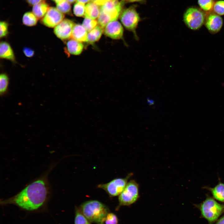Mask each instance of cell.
Wrapping results in <instances>:
<instances>
[{
  "label": "cell",
  "instance_id": "cell-29",
  "mask_svg": "<svg viewBox=\"0 0 224 224\" xmlns=\"http://www.w3.org/2000/svg\"><path fill=\"white\" fill-rule=\"evenodd\" d=\"M8 23L5 21L0 23V37L2 38L6 36L8 33Z\"/></svg>",
  "mask_w": 224,
  "mask_h": 224
},
{
  "label": "cell",
  "instance_id": "cell-26",
  "mask_svg": "<svg viewBox=\"0 0 224 224\" xmlns=\"http://www.w3.org/2000/svg\"><path fill=\"white\" fill-rule=\"evenodd\" d=\"M97 21L95 20L85 18L83 21L82 25L89 32L97 26Z\"/></svg>",
  "mask_w": 224,
  "mask_h": 224
},
{
  "label": "cell",
  "instance_id": "cell-14",
  "mask_svg": "<svg viewBox=\"0 0 224 224\" xmlns=\"http://www.w3.org/2000/svg\"><path fill=\"white\" fill-rule=\"evenodd\" d=\"M0 57L12 62L15 60L13 50L10 44L6 41L1 42L0 44Z\"/></svg>",
  "mask_w": 224,
  "mask_h": 224
},
{
  "label": "cell",
  "instance_id": "cell-22",
  "mask_svg": "<svg viewBox=\"0 0 224 224\" xmlns=\"http://www.w3.org/2000/svg\"><path fill=\"white\" fill-rule=\"evenodd\" d=\"M37 18L33 12H27L25 13L23 16V23L27 26H35L37 24Z\"/></svg>",
  "mask_w": 224,
  "mask_h": 224
},
{
  "label": "cell",
  "instance_id": "cell-37",
  "mask_svg": "<svg viewBox=\"0 0 224 224\" xmlns=\"http://www.w3.org/2000/svg\"><path fill=\"white\" fill-rule=\"evenodd\" d=\"M67 1L69 2V3H72L74 2L76 0H66Z\"/></svg>",
  "mask_w": 224,
  "mask_h": 224
},
{
  "label": "cell",
  "instance_id": "cell-17",
  "mask_svg": "<svg viewBox=\"0 0 224 224\" xmlns=\"http://www.w3.org/2000/svg\"><path fill=\"white\" fill-rule=\"evenodd\" d=\"M100 12L98 5L91 2L85 6L84 16L85 18L95 20L98 18Z\"/></svg>",
  "mask_w": 224,
  "mask_h": 224
},
{
  "label": "cell",
  "instance_id": "cell-13",
  "mask_svg": "<svg viewBox=\"0 0 224 224\" xmlns=\"http://www.w3.org/2000/svg\"><path fill=\"white\" fill-rule=\"evenodd\" d=\"M87 31L82 25L75 24L72 30L71 38L80 42H87Z\"/></svg>",
  "mask_w": 224,
  "mask_h": 224
},
{
  "label": "cell",
  "instance_id": "cell-2",
  "mask_svg": "<svg viewBox=\"0 0 224 224\" xmlns=\"http://www.w3.org/2000/svg\"><path fill=\"white\" fill-rule=\"evenodd\" d=\"M78 208L90 222L97 224H104L105 217L109 212L106 205L95 200L84 202Z\"/></svg>",
  "mask_w": 224,
  "mask_h": 224
},
{
  "label": "cell",
  "instance_id": "cell-4",
  "mask_svg": "<svg viewBox=\"0 0 224 224\" xmlns=\"http://www.w3.org/2000/svg\"><path fill=\"white\" fill-rule=\"evenodd\" d=\"M206 15L199 7L191 6L185 11L183 16V21L185 25L190 29L198 30L204 24Z\"/></svg>",
  "mask_w": 224,
  "mask_h": 224
},
{
  "label": "cell",
  "instance_id": "cell-19",
  "mask_svg": "<svg viewBox=\"0 0 224 224\" xmlns=\"http://www.w3.org/2000/svg\"><path fill=\"white\" fill-rule=\"evenodd\" d=\"M103 31V28L99 25L97 26L88 33L87 42L92 43L97 41L101 37Z\"/></svg>",
  "mask_w": 224,
  "mask_h": 224
},
{
  "label": "cell",
  "instance_id": "cell-27",
  "mask_svg": "<svg viewBox=\"0 0 224 224\" xmlns=\"http://www.w3.org/2000/svg\"><path fill=\"white\" fill-rule=\"evenodd\" d=\"M85 10V4L81 2H77L73 7V12L77 16L79 17L84 16Z\"/></svg>",
  "mask_w": 224,
  "mask_h": 224
},
{
  "label": "cell",
  "instance_id": "cell-36",
  "mask_svg": "<svg viewBox=\"0 0 224 224\" xmlns=\"http://www.w3.org/2000/svg\"><path fill=\"white\" fill-rule=\"evenodd\" d=\"M147 102L149 104L151 105H153L154 104V101L153 100L147 99Z\"/></svg>",
  "mask_w": 224,
  "mask_h": 224
},
{
  "label": "cell",
  "instance_id": "cell-28",
  "mask_svg": "<svg viewBox=\"0 0 224 224\" xmlns=\"http://www.w3.org/2000/svg\"><path fill=\"white\" fill-rule=\"evenodd\" d=\"M118 218L115 214L112 212L107 214L105 221V224H118Z\"/></svg>",
  "mask_w": 224,
  "mask_h": 224
},
{
  "label": "cell",
  "instance_id": "cell-32",
  "mask_svg": "<svg viewBox=\"0 0 224 224\" xmlns=\"http://www.w3.org/2000/svg\"><path fill=\"white\" fill-rule=\"evenodd\" d=\"M27 3L31 6H34L40 2L42 0H26Z\"/></svg>",
  "mask_w": 224,
  "mask_h": 224
},
{
  "label": "cell",
  "instance_id": "cell-25",
  "mask_svg": "<svg viewBox=\"0 0 224 224\" xmlns=\"http://www.w3.org/2000/svg\"><path fill=\"white\" fill-rule=\"evenodd\" d=\"M212 12L220 16L224 15V0L216 1Z\"/></svg>",
  "mask_w": 224,
  "mask_h": 224
},
{
  "label": "cell",
  "instance_id": "cell-30",
  "mask_svg": "<svg viewBox=\"0 0 224 224\" xmlns=\"http://www.w3.org/2000/svg\"><path fill=\"white\" fill-rule=\"evenodd\" d=\"M23 52L27 57H31L34 54V51L31 48L29 47H25L23 49Z\"/></svg>",
  "mask_w": 224,
  "mask_h": 224
},
{
  "label": "cell",
  "instance_id": "cell-16",
  "mask_svg": "<svg viewBox=\"0 0 224 224\" xmlns=\"http://www.w3.org/2000/svg\"><path fill=\"white\" fill-rule=\"evenodd\" d=\"M49 8L48 3L44 0H42L33 6L32 12L37 18L42 19L45 15Z\"/></svg>",
  "mask_w": 224,
  "mask_h": 224
},
{
  "label": "cell",
  "instance_id": "cell-12",
  "mask_svg": "<svg viewBox=\"0 0 224 224\" xmlns=\"http://www.w3.org/2000/svg\"><path fill=\"white\" fill-rule=\"evenodd\" d=\"M103 32L106 35L113 39L123 38V28L120 23L116 20L108 23L104 28Z\"/></svg>",
  "mask_w": 224,
  "mask_h": 224
},
{
  "label": "cell",
  "instance_id": "cell-20",
  "mask_svg": "<svg viewBox=\"0 0 224 224\" xmlns=\"http://www.w3.org/2000/svg\"><path fill=\"white\" fill-rule=\"evenodd\" d=\"M9 79L5 73H2L0 75V95L4 96L8 93Z\"/></svg>",
  "mask_w": 224,
  "mask_h": 224
},
{
  "label": "cell",
  "instance_id": "cell-1",
  "mask_svg": "<svg viewBox=\"0 0 224 224\" xmlns=\"http://www.w3.org/2000/svg\"><path fill=\"white\" fill-rule=\"evenodd\" d=\"M47 173L28 184L14 196L0 201L2 205H14L30 212L45 209L51 194Z\"/></svg>",
  "mask_w": 224,
  "mask_h": 224
},
{
  "label": "cell",
  "instance_id": "cell-33",
  "mask_svg": "<svg viewBox=\"0 0 224 224\" xmlns=\"http://www.w3.org/2000/svg\"><path fill=\"white\" fill-rule=\"evenodd\" d=\"M216 224H224V216L220 218Z\"/></svg>",
  "mask_w": 224,
  "mask_h": 224
},
{
  "label": "cell",
  "instance_id": "cell-10",
  "mask_svg": "<svg viewBox=\"0 0 224 224\" xmlns=\"http://www.w3.org/2000/svg\"><path fill=\"white\" fill-rule=\"evenodd\" d=\"M74 23L68 19H63L54 29L56 36L62 40H68L71 37Z\"/></svg>",
  "mask_w": 224,
  "mask_h": 224
},
{
  "label": "cell",
  "instance_id": "cell-31",
  "mask_svg": "<svg viewBox=\"0 0 224 224\" xmlns=\"http://www.w3.org/2000/svg\"><path fill=\"white\" fill-rule=\"evenodd\" d=\"M108 0H91V2H94L98 6H102Z\"/></svg>",
  "mask_w": 224,
  "mask_h": 224
},
{
  "label": "cell",
  "instance_id": "cell-24",
  "mask_svg": "<svg viewBox=\"0 0 224 224\" xmlns=\"http://www.w3.org/2000/svg\"><path fill=\"white\" fill-rule=\"evenodd\" d=\"M56 7L63 14H68L71 12V5L70 3L66 0H63L56 4Z\"/></svg>",
  "mask_w": 224,
  "mask_h": 224
},
{
  "label": "cell",
  "instance_id": "cell-9",
  "mask_svg": "<svg viewBox=\"0 0 224 224\" xmlns=\"http://www.w3.org/2000/svg\"><path fill=\"white\" fill-rule=\"evenodd\" d=\"M63 14L57 8L50 7L42 19V23L50 28L55 27L63 20Z\"/></svg>",
  "mask_w": 224,
  "mask_h": 224
},
{
  "label": "cell",
  "instance_id": "cell-11",
  "mask_svg": "<svg viewBox=\"0 0 224 224\" xmlns=\"http://www.w3.org/2000/svg\"><path fill=\"white\" fill-rule=\"evenodd\" d=\"M223 19L220 16L212 12L207 14L204 25L209 32L214 34L219 32L223 25Z\"/></svg>",
  "mask_w": 224,
  "mask_h": 224
},
{
  "label": "cell",
  "instance_id": "cell-3",
  "mask_svg": "<svg viewBox=\"0 0 224 224\" xmlns=\"http://www.w3.org/2000/svg\"><path fill=\"white\" fill-rule=\"evenodd\" d=\"M199 208L202 216L211 223L216 221L224 212V205L210 197H207L199 205Z\"/></svg>",
  "mask_w": 224,
  "mask_h": 224
},
{
  "label": "cell",
  "instance_id": "cell-7",
  "mask_svg": "<svg viewBox=\"0 0 224 224\" xmlns=\"http://www.w3.org/2000/svg\"><path fill=\"white\" fill-rule=\"evenodd\" d=\"M132 175L130 173L124 178L114 179L107 183L99 184L97 187L105 191L110 197L119 196L124 189L128 180Z\"/></svg>",
  "mask_w": 224,
  "mask_h": 224
},
{
  "label": "cell",
  "instance_id": "cell-23",
  "mask_svg": "<svg viewBox=\"0 0 224 224\" xmlns=\"http://www.w3.org/2000/svg\"><path fill=\"white\" fill-rule=\"evenodd\" d=\"M90 222L78 208L76 209L74 224H91Z\"/></svg>",
  "mask_w": 224,
  "mask_h": 224
},
{
  "label": "cell",
  "instance_id": "cell-38",
  "mask_svg": "<svg viewBox=\"0 0 224 224\" xmlns=\"http://www.w3.org/2000/svg\"><path fill=\"white\" fill-rule=\"evenodd\" d=\"M53 1H54L56 4L61 2L63 0H53Z\"/></svg>",
  "mask_w": 224,
  "mask_h": 224
},
{
  "label": "cell",
  "instance_id": "cell-15",
  "mask_svg": "<svg viewBox=\"0 0 224 224\" xmlns=\"http://www.w3.org/2000/svg\"><path fill=\"white\" fill-rule=\"evenodd\" d=\"M84 46L81 42L71 39L68 40L66 44L68 52L70 54L78 55L82 52Z\"/></svg>",
  "mask_w": 224,
  "mask_h": 224
},
{
  "label": "cell",
  "instance_id": "cell-18",
  "mask_svg": "<svg viewBox=\"0 0 224 224\" xmlns=\"http://www.w3.org/2000/svg\"><path fill=\"white\" fill-rule=\"evenodd\" d=\"M213 198L222 202H224V184L220 182L213 188H208Z\"/></svg>",
  "mask_w": 224,
  "mask_h": 224
},
{
  "label": "cell",
  "instance_id": "cell-35",
  "mask_svg": "<svg viewBox=\"0 0 224 224\" xmlns=\"http://www.w3.org/2000/svg\"><path fill=\"white\" fill-rule=\"evenodd\" d=\"M90 0H76L77 2H81L85 4L89 2Z\"/></svg>",
  "mask_w": 224,
  "mask_h": 224
},
{
  "label": "cell",
  "instance_id": "cell-21",
  "mask_svg": "<svg viewBox=\"0 0 224 224\" xmlns=\"http://www.w3.org/2000/svg\"><path fill=\"white\" fill-rule=\"evenodd\" d=\"M215 0H198L199 7L206 14L212 11Z\"/></svg>",
  "mask_w": 224,
  "mask_h": 224
},
{
  "label": "cell",
  "instance_id": "cell-6",
  "mask_svg": "<svg viewBox=\"0 0 224 224\" xmlns=\"http://www.w3.org/2000/svg\"><path fill=\"white\" fill-rule=\"evenodd\" d=\"M139 197L138 184L135 180H131L119 196V206H129L135 202Z\"/></svg>",
  "mask_w": 224,
  "mask_h": 224
},
{
  "label": "cell",
  "instance_id": "cell-5",
  "mask_svg": "<svg viewBox=\"0 0 224 224\" xmlns=\"http://www.w3.org/2000/svg\"><path fill=\"white\" fill-rule=\"evenodd\" d=\"M120 21L124 27L132 32L136 40L139 38L136 29L140 21V17L134 7H130L122 11L120 16Z\"/></svg>",
  "mask_w": 224,
  "mask_h": 224
},
{
  "label": "cell",
  "instance_id": "cell-8",
  "mask_svg": "<svg viewBox=\"0 0 224 224\" xmlns=\"http://www.w3.org/2000/svg\"><path fill=\"white\" fill-rule=\"evenodd\" d=\"M123 4L118 0H108L101 6L100 11L110 18L111 21L118 19L122 12Z\"/></svg>",
  "mask_w": 224,
  "mask_h": 224
},
{
  "label": "cell",
  "instance_id": "cell-34",
  "mask_svg": "<svg viewBox=\"0 0 224 224\" xmlns=\"http://www.w3.org/2000/svg\"><path fill=\"white\" fill-rule=\"evenodd\" d=\"M128 2H144L146 0H123Z\"/></svg>",
  "mask_w": 224,
  "mask_h": 224
}]
</instances>
